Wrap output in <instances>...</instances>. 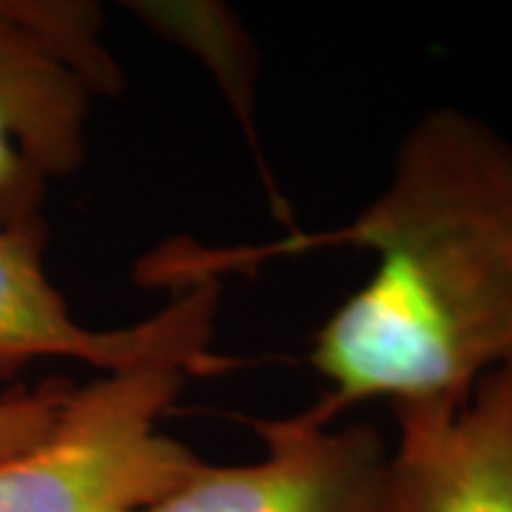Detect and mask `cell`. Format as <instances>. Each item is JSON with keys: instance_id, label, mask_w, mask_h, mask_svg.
I'll list each match as a JSON object with an SVG mask.
<instances>
[{"instance_id": "obj_1", "label": "cell", "mask_w": 512, "mask_h": 512, "mask_svg": "<svg viewBox=\"0 0 512 512\" xmlns=\"http://www.w3.org/2000/svg\"><path fill=\"white\" fill-rule=\"evenodd\" d=\"M316 248L367 251L373 271L313 333L308 362L328 390L308 419L333 424L365 402H453L512 359V143L476 114L424 111L382 191L345 225L262 248L171 242L143 276L220 279Z\"/></svg>"}, {"instance_id": "obj_2", "label": "cell", "mask_w": 512, "mask_h": 512, "mask_svg": "<svg viewBox=\"0 0 512 512\" xmlns=\"http://www.w3.org/2000/svg\"><path fill=\"white\" fill-rule=\"evenodd\" d=\"M191 367L148 362L72 384L43 439L0 458V512H143L202 458L160 419Z\"/></svg>"}, {"instance_id": "obj_3", "label": "cell", "mask_w": 512, "mask_h": 512, "mask_svg": "<svg viewBox=\"0 0 512 512\" xmlns=\"http://www.w3.org/2000/svg\"><path fill=\"white\" fill-rule=\"evenodd\" d=\"M120 86L97 6L0 0V228L46 222L52 185L86 163L94 100Z\"/></svg>"}, {"instance_id": "obj_4", "label": "cell", "mask_w": 512, "mask_h": 512, "mask_svg": "<svg viewBox=\"0 0 512 512\" xmlns=\"http://www.w3.org/2000/svg\"><path fill=\"white\" fill-rule=\"evenodd\" d=\"M49 222L0 228V387L43 359H69L97 373L148 362H180L194 376L231 365L214 353L220 279L171 282L163 311L126 328L94 330L74 319L66 296L46 274Z\"/></svg>"}, {"instance_id": "obj_5", "label": "cell", "mask_w": 512, "mask_h": 512, "mask_svg": "<svg viewBox=\"0 0 512 512\" xmlns=\"http://www.w3.org/2000/svg\"><path fill=\"white\" fill-rule=\"evenodd\" d=\"M262 456L205 464L143 512H387L390 444L370 424L305 413L251 421Z\"/></svg>"}, {"instance_id": "obj_6", "label": "cell", "mask_w": 512, "mask_h": 512, "mask_svg": "<svg viewBox=\"0 0 512 512\" xmlns=\"http://www.w3.org/2000/svg\"><path fill=\"white\" fill-rule=\"evenodd\" d=\"M390 410L387 512H512V359L461 399Z\"/></svg>"}, {"instance_id": "obj_7", "label": "cell", "mask_w": 512, "mask_h": 512, "mask_svg": "<svg viewBox=\"0 0 512 512\" xmlns=\"http://www.w3.org/2000/svg\"><path fill=\"white\" fill-rule=\"evenodd\" d=\"M143 18L160 32L197 49L202 60L220 77L222 89L237 103L242 126L251 128V77L245 74L248 60H225V55L245 52V35L237 29V18L217 3H188V6H140Z\"/></svg>"}, {"instance_id": "obj_8", "label": "cell", "mask_w": 512, "mask_h": 512, "mask_svg": "<svg viewBox=\"0 0 512 512\" xmlns=\"http://www.w3.org/2000/svg\"><path fill=\"white\" fill-rule=\"evenodd\" d=\"M72 382H43L40 387H15L0 396V458L20 453L55 427L57 413Z\"/></svg>"}]
</instances>
